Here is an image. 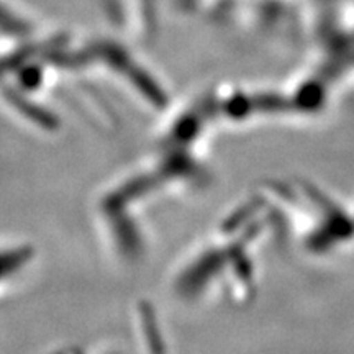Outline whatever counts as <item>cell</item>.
I'll return each instance as SVG.
<instances>
[{
	"label": "cell",
	"instance_id": "1",
	"mask_svg": "<svg viewBox=\"0 0 354 354\" xmlns=\"http://www.w3.org/2000/svg\"><path fill=\"white\" fill-rule=\"evenodd\" d=\"M32 256L33 248L28 245H0V290L20 276L32 261Z\"/></svg>",
	"mask_w": 354,
	"mask_h": 354
}]
</instances>
